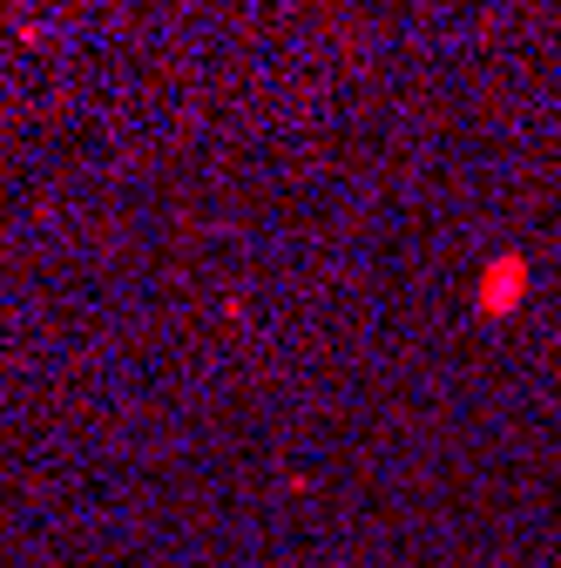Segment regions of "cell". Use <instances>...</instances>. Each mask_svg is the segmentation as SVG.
<instances>
[{"mask_svg":"<svg viewBox=\"0 0 561 568\" xmlns=\"http://www.w3.org/2000/svg\"><path fill=\"white\" fill-rule=\"evenodd\" d=\"M521 284H528V264H521V257H501L494 271H487L480 305H487V312H514V305H521Z\"/></svg>","mask_w":561,"mask_h":568,"instance_id":"cell-1","label":"cell"}]
</instances>
